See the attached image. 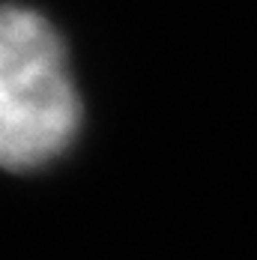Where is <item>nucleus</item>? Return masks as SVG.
Instances as JSON below:
<instances>
[{
  "instance_id": "f257e3e1",
  "label": "nucleus",
  "mask_w": 257,
  "mask_h": 260,
  "mask_svg": "<svg viewBox=\"0 0 257 260\" xmlns=\"http://www.w3.org/2000/svg\"><path fill=\"white\" fill-rule=\"evenodd\" d=\"M78 129V96L51 24L24 6H0V168L51 161Z\"/></svg>"
}]
</instances>
